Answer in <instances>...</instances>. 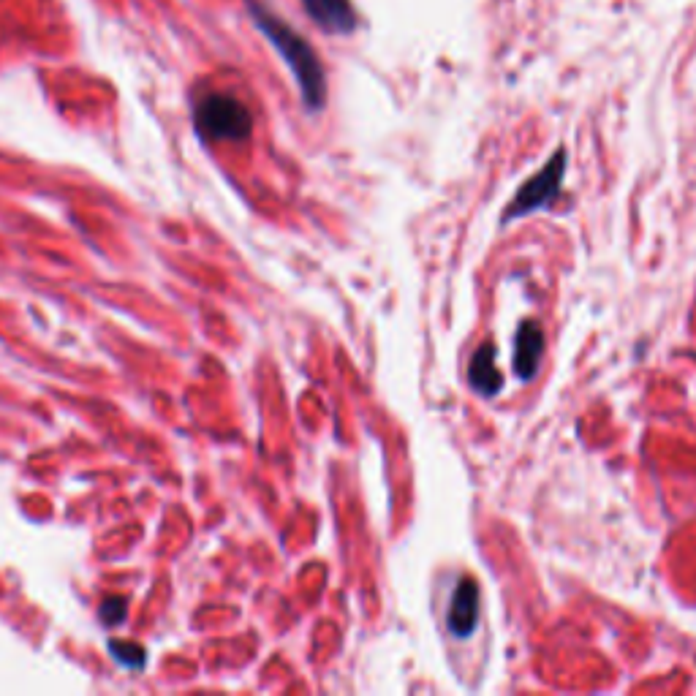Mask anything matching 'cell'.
<instances>
[{"instance_id":"obj_1","label":"cell","mask_w":696,"mask_h":696,"mask_svg":"<svg viewBox=\"0 0 696 696\" xmlns=\"http://www.w3.org/2000/svg\"><path fill=\"white\" fill-rule=\"evenodd\" d=\"M245 6H248V14L256 22V28L264 33V39L270 41L272 47L278 49L283 63L297 79L305 109L308 112L324 109V104H327V74H324L316 49L310 47L289 22H283L278 14H272L261 0H245Z\"/></svg>"},{"instance_id":"obj_2","label":"cell","mask_w":696,"mask_h":696,"mask_svg":"<svg viewBox=\"0 0 696 696\" xmlns=\"http://www.w3.org/2000/svg\"><path fill=\"white\" fill-rule=\"evenodd\" d=\"M194 126L210 142H245L253 131V117L240 98L210 93L196 101Z\"/></svg>"},{"instance_id":"obj_3","label":"cell","mask_w":696,"mask_h":696,"mask_svg":"<svg viewBox=\"0 0 696 696\" xmlns=\"http://www.w3.org/2000/svg\"><path fill=\"white\" fill-rule=\"evenodd\" d=\"M566 164H569V155H566V150H558V153L552 155L550 161L517 191V196H514V202L509 204L503 221H514V218H522V215L550 207V204L558 199V194H561L563 177H566Z\"/></svg>"},{"instance_id":"obj_4","label":"cell","mask_w":696,"mask_h":696,"mask_svg":"<svg viewBox=\"0 0 696 696\" xmlns=\"http://www.w3.org/2000/svg\"><path fill=\"white\" fill-rule=\"evenodd\" d=\"M482 609V596H479V585L474 577H463L457 582V588L452 590L449 599V609H446V631L455 639H468L479 626V612Z\"/></svg>"},{"instance_id":"obj_5","label":"cell","mask_w":696,"mask_h":696,"mask_svg":"<svg viewBox=\"0 0 696 696\" xmlns=\"http://www.w3.org/2000/svg\"><path fill=\"white\" fill-rule=\"evenodd\" d=\"M544 357V332L536 321H522L514 335V376L520 381H531L539 370V362Z\"/></svg>"},{"instance_id":"obj_6","label":"cell","mask_w":696,"mask_h":696,"mask_svg":"<svg viewBox=\"0 0 696 696\" xmlns=\"http://www.w3.org/2000/svg\"><path fill=\"white\" fill-rule=\"evenodd\" d=\"M308 17L321 30L335 33V36H348L357 30V11L351 6V0H300Z\"/></svg>"},{"instance_id":"obj_7","label":"cell","mask_w":696,"mask_h":696,"mask_svg":"<svg viewBox=\"0 0 696 696\" xmlns=\"http://www.w3.org/2000/svg\"><path fill=\"white\" fill-rule=\"evenodd\" d=\"M498 348L493 343H482L476 348L474 357H471V365H468V384L479 392V395H498L503 389V376L498 365Z\"/></svg>"},{"instance_id":"obj_8","label":"cell","mask_w":696,"mask_h":696,"mask_svg":"<svg viewBox=\"0 0 696 696\" xmlns=\"http://www.w3.org/2000/svg\"><path fill=\"white\" fill-rule=\"evenodd\" d=\"M109 653L120 667L126 669H145L147 653L142 645H136L131 639H109Z\"/></svg>"},{"instance_id":"obj_9","label":"cell","mask_w":696,"mask_h":696,"mask_svg":"<svg viewBox=\"0 0 696 696\" xmlns=\"http://www.w3.org/2000/svg\"><path fill=\"white\" fill-rule=\"evenodd\" d=\"M98 618L104 626L115 629L120 623H126L128 618V601L123 596H109V599L101 601V609H98Z\"/></svg>"}]
</instances>
